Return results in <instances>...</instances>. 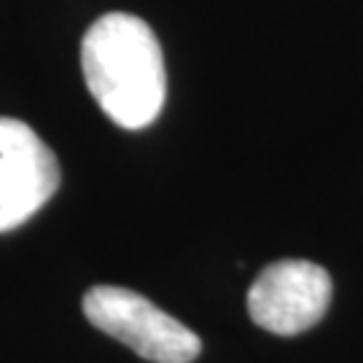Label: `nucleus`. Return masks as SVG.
I'll return each mask as SVG.
<instances>
[{"label":"nucleus","instance_id":"obj_1","mask_svg":"<svg viewBox=\"0 0 363 363\" xmlns=\"http://www.w3.org/2000/svg\"><path fill=\"white\" fill-rule=\"evenodd\" d=\"M81 67L91 97L124 130L154 124L167 97V70L154 30L140 16H100L81 40Z\"/></svg>","mask_w":363,"mask_h":363},{"label":"nucleus","instance_id":"obj_2","mask_svg":"<svg viewBox=\"0 0 363 363\" xmlns=\"http://www.w3.org/2000/svg\"><path fill=\"white\" fill-rule=\"evenodd\" d=\"M84 315L94 328L124 342L151 363H191L202 352V342L191 328L130 288H89Z\"/></svg>","mask_w":363,"mask_h":363},{"label":"nucleus","instance_id":"obj_3","mask_svg":"<svg viewBox=\"0 0 363 363\" xmlns=\"http://www.w3.org/2000/svg\"><path fill=\"white\" fill-rule=\"evenodd\" d=\"M331 291V274L320 264L301 259L274 261L247 291V312L264 331L296 337L323 320Z\"/></svg>","mask_w":363,"mask_h":363},{"label":"nucleus","instance_id":"obj_4","mask_svg":"<svg viewBox=\"0 0 363 363\" xmlns=\"http://www.w3.org/2000/svg\"><path fill=\"white\" fill-rule=\"evenodd\" d=\"M60 189V162L33 127L0 116V232L38 213Z\"/></svg>","mask_w":363,"mask_h":363}]
</instances>
